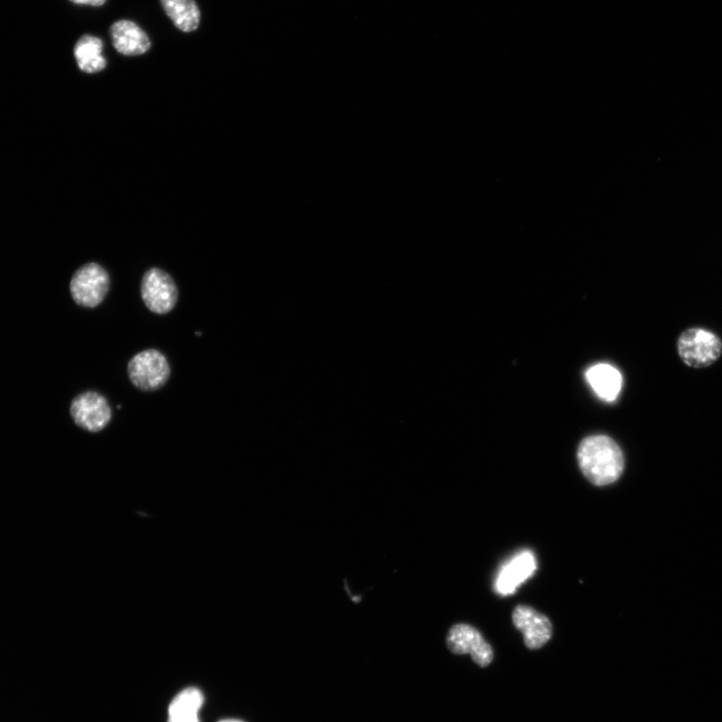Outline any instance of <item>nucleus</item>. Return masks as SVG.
<instances>
[{
	"instance_id": "obj_2",
	"label": "nucleus",
	"mask_w": 722,
	"mask_h": 722,
	"mask_svg": "<svg viewBox=\"0 0 722 722\" xmlns=\"http://www.w3.org/2000/svg\"><path fill=\"white\" fill-rule=\"evenodd\" d=\"M131 383L140 391L155 392L170 379L171 369L167 357L157 349L137 353L128 364Z\"/></svg>"
},
{
	"instance_id": "obj_11",
	"label": "nucleus",
	"mask_w": 722,
	"mask_h": 722,
	"mask_svg": "<svg viewBox=\"0 0 722 722\" xmlns=\"http://www.w3.org/2000/svg\"><path fill=\"white\" fill-rule=\"evenodd\" d=\"M586 380L595 394L606 402L615 401L622 388L621 374L607 364L590 368L586 373Z\"/></svg>"
},
{
	"instance_id": "obj_14",
	"label": "nucleus",
	"mask_w": 722,
	"mask_h": 722,
	"mask_svg": "<svg viewBox=\"0 0 722 722\" xmlns=\"http://www.w3.org/2000/svg\"><path fill=\"white\" fill-rule=\"evenodd\" d=\"M104 44L101 39L84 36L75 47V57L79 68L89 74L99 73L106 69L107 61L103 56Z\"/></svg>"
},
{
	"instance_id": "obj_10",
	"label": "nucleus",
	"mask_w": 722,
	"mask_h": 722,
	"mask_svg": "<svg viewBox=\"0 0 722 722\" xmlns=\"http://www.w3.org/2000/svg\"><path fill=\"white\" fill-rule=\"evenodd\" d=\"M110 36L117 52L124 56H141L151 49L148 35L131 21L115 23L110 29Z\"/></svg>"
},
{
	"instance_id": "obj_6",
	"label": "nucleus",
	"mask_w": 722,
	"mask_h": 722,
	"mask_svg": "<svg viewBox=\"0 0 722 722\" xmlns=\"http://www.w3.org/2000/svg\"><path fill=\"white\" fill-rule=\"evenodd\" d=\"M71 415L78 427L95 434L105 430L113 419L108 400L96 392L78 396L71 405Z\"/></svg>"
},
{
	"instance_id": "obj_15",
	"label": "nucleus",
	"mask_w": 722,
	"mask_h": 722,
	"mask_svg": "<svg viewBox=\"0 0 722 722\" xmlns=\"http://www.w3.org/2000/svg\"><path fill=\"white\" fill-rule=\"evenodd\" d=\"M72 3L77 5H88L92 7H102L105 5L106 0H71Z\"/></svg>"
},
{
	"instance_id": "obj_8",
	"label": "nucleus",
	"mask_w": 722,
	"mask_h": 722,
	"mask_svg": "<svg viewBox=\"0 0 722 722\" xmlns=\"http://www.w3.org/2000/svg\"><path fill=\"white\" fill-rule=\"evenodd\" d=\"M515 627L522 632L529 649L543 647L552 637L553 626L547 616L527 605H518L512 615Z\"/></svg>"
},
{
	"instance_id": "obj_1",
	"label": "nucleus",
	"mask_w": 722,
	"mask_h": 722,
	"mask_svg": "<svg viewBox=\"0 0 722 722\" xmlns=\"http://www.w3.org/2000/svg\"><path fill=\"white\" fill-rule=\"evenodd\" d=\"M578 463L584 477L598 487L616 482L624 470L623 453L607 436L583 440L578 449Z\"/></svg>"
},
{
	"instance_id": "obj_9",
	"label": "nucleus",
	"mask_w": 722,
	"mask_h": 722,
	"mask_svg": "<svg viewBox=\"0 0 722 722\" xmlns=\"http://www.w3.org/2000/svg\"><path fill=\"white\" fill-rule=\"evenodd\" d=\"M537 569L534 554L531 551H523L514 556L501 569L497 581L496 591L501 595H510L530 578Z\"/></svg>"
},
{
	"instance_id": "obj_7",
	"label": "nucleus",
	"mask_w": 722,
	"mask_h": 722,
	"mask_svg": "<svg viewBox=\"0 0 722 722\" xmlns=\"http://www.w3.org/2000/svg\"><path fill=\"white\" fill-rule=\"evenodd\" d=\"M447 645L454 654H470L481 667H487L494 659L491 645L475 627L468 624L454 625L448 633Z\"/></svg>"
},
{
	"instance_id": "obj_16",
	"label": "nucleus",
	"mask_w": 722,
	"mask_h": 722,
	"mask_svg": "<svg viewBox=\"0 0 722 722\" xmlns=\"http://www.w3.org/2000/svg\"><path fill=\"white\" fill-rule=\"evenodd\" d=\"M220 722H243V721H241V720H236V719H225V720H222V721H220Z\"/></svg>"
},
{
	"instance_id": "obj_4",
	"label": "nucleus",
	"mask_w": 722,
	"mask_h": 722,
	"mask_svg": "<svg viewBox=\"0 0 722 722\" xmlns=\"http://www.w3.org/2000/svg\"><path fill=\"white\" fill-rule=\"evenodd\" d=\"M111 286L107 270L97 263L81 267L71 281V293L75 302L83 307L95 308L106 299Z\"/></svg>"
},
{
	"instance_id": "obj_12",
	"label": "nucleus",
	"mask_w": 722,
	"mask_h": 722,
	"mask_svg": "<svg viewBox=\"0 0 722 722\" xmlns=\"http://www.w3.org/2000/svg\"><path fill=\"white\" fill-rule=\"evenodd\" d=\"M161 5L180 31L192 33L198 29L201 13L195 0H161Z\"/></svg>"
},
{
	"instance_id": "obj_13",
	"label": "nucleus",
	"mask_w": 722,
	"mask_h": 722,
	"mask_svg": "<svg viewBox=\"0 0 722 722\" xmlns=\"http://www.w3.org/2000/svg\"><path fill=\"white\" fill-rule=\"evenodd\" d=\"M203 702L204 696L199 689H184L169 706L168 722H200L198 713Z\"/></svg>"
},
{
	"instance_id": "obj_5",
	"label": "nucleus",
	"mask_w": 722,
	"mask_h": 722,
	"mask_svg": "<svg viewBox=\"0 0 722 722\" xmlns=\"http://www.w3.org/2000/svg\"><path fill=\"white\" fill-rule=\"evenodd\" d=\"M141 295L150 311L163 315L175 308L179 291L170 274L162 269L152 268L143 276Z\"/></svg>"
},
{
	"instance_id": "obj_3",
	"label": "nucleus",
	"mask_w": 722,
	"mask_h": 722,
	"mask_svg": "<svg viewBox=\"0 0 722 722\" xmlns=\"http://www.w3.org/2000/svg\"><path fill=\"white\" fill-rule=\"evenodd\" d=\"M722 343L713 333L693 328L685 331L678 341V352L685 365L693 369H704L721 355Z\"/></svg>"
}]
</instances>
